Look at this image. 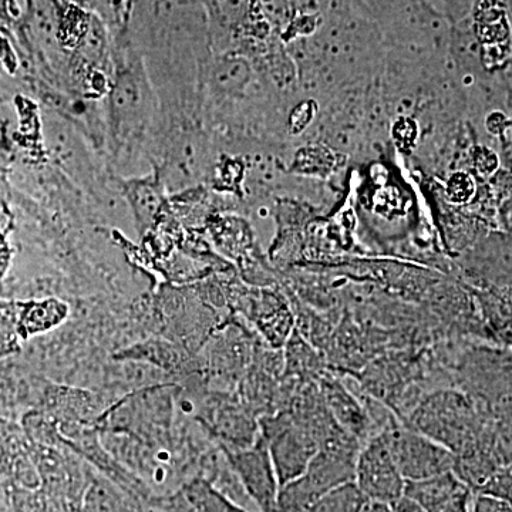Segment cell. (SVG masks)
<instances>
[{
	"label": "cell",
	"instance_id": "obj_1",
	"mask_svg": "<svg viewBox=\"0 0 512 512\" xmlns=\"http://www.w3.org/2000/svg\"><path fill=\"white\" fill-rule=\"evenodd\" d=\"M353 483L366 501L390 504L403 497L406 480L394 461L387 427L360 447Z\"/></svg>",
	"mask_w": 512,
	"mask_h": 512
},
{
	"label": "cell",
	"instance_id": "obj_2",
	"mask_svg": "<svg viewBox=\"0 0 512 512\" xmlns=\"http://www.w3.org/2000/svg\"><path fill=\"white\" fill-rule=\"evenodd\" d=\"M387 430L394 461L404 480H424L454 470L453 454L439 441L404 427L390 426Z\"/></svg>",
	"mask_w": 512,
	"mask_h": 512
},
{
	"label": "cell",
	"instance_id": "obj_3",
	"mask_svg": "<svg viewBox=\"0 0 512 512\" xmlns=\"http://www.w3.org/2000/svg\"><path fill=\"white\" fill-rule=\"evenodd\" d=\"M228 463L259 512H276L279 485L265 437L242 450H225Z\"/></svg>",
	"mask_w": 512,
	"mask_h": 512
},
{
	"label": "cell",
	"instance_id": "obj_4",
	"mask_svg": "<svg viewBox=\"0 0 512 512\" xmlns=\"http://www.w3.org/2000/svg\"><path fill=\"white\" fill-rule=\"evenodd\" d=\"M264 437L281 488L302 477L319 451V444L312 436L291 424L281 427L276 436Z\"/></svg>",
	"mask_w": 512,
	"mask_h": 512
},
{
	"label": "cell",
	"instance_id": "obj_5",
	"mask_svg": "<svg viewBox=\"0 0 512 512\" xmlns=\"http://www.w3.org/2000/svg\"><path fill=\"white\" fill-rule=\"evenodd\" d=\"M464 490L460 478L450 471L424 480L406 481L404 495L426 512H441Z\"/></svg>",
	"mask_w": 512,
	"mask_h": 512
},
{
	"label": "cell",
	"instance_id": "obj_6",
	"mask_svg": "<svg viewBox=\"0 0 512 512\" xmlns=\"http://www.w3.org/2000/svg\"><path fill=\"white\" fill-rule=\"evenodd\" d=\"M82 512H146L137 495L116 481L96 478L84 495Z\"/></svg>",
	"mask_w": 512,
	"mask_h": 512
},
{
	"label": "cell",
	"instance_id": "obj_7",
	"mask_svg": "<svg viewBox=\"0 0 512 512\" xmlns=\"http://www.w3.org/2000/svg\"><path fill=\"white\" fill-rule=\"evenodd\" d=\"M183 498L192 512H249L205 478H195L185 485Z\"/></svg>",
	"mask_w": 512,
	"mask_h": 512
},
{
	"label": "cell",
	"instance_id": "obj_8",
	"mask_svg": "<svg viewBox=\"0 0 512 512\" xmlns=\"http://www.w3.org/2000/svg\"><path fill=\"white\" fill-rule=\"evenodd\" d=\"M126 191L128 201L131 202L134 214L137 215L138 224L148 227L163 202L160 181L154 177L133 180L127 184Z\"/></svg>",
	"mask_w": 512,
	"mask_h": 512
},
{
	"label": "cell",
	"instance_id": "obj_9",
	"mask_svg": "<svg viewBox=\"0 0 512 512\" xmlns=\"http://www.w3.org/2000/svg\"><path fill=\"white\" fill-rule=\"evenodd\" d=\"M204 6L222 35L238 39L251 12V0H204Z\"/></svg>",
	"mask_w": 512,
	"mask_h": 512
},
{
	"label": "cell",
	"instance_id": "obj_10",
	"mask_svg": "<svg viewBox=\"0 0 512 512\" xmlns=\"http://www.w3.org/2000/svg\"><path fill=\"white\" fill-rule=\"evenodd\" d=\"M251 76L247 60L235 55L221 57L214 64V82L224 92H237L245 87Z\"/></svg>",
	"mask_w": 512,
	"mask_h": 512
},
{
	"label": "cell",
	"instance_id": "obj_11",
	"mask_svg": "<svg viewBox=\"0 0 512 512\" xmlns=\"http://www.w3.org/2000/svg\"><path fill=\"white\" fill-rule=\"evenodd\" d=\"M365 501L355 483H348L323 495L305 512H360Z\"/></svg>",
	"mask_w": 512,
	"mask_h": 512
},
{
	"label": "cell",
	"instance_id": "obj_12",
	"mask_svg": "<svg viewBox=\"0 0 512 512\" xmlns=\"http://www.w3.org/2000/svg\"><path fill=\"white\" fill-rule=\"evenodd\" d=\"M141 107L140 86L133 74L123 73L117 80L113 93V110L120 121L133 120Z\"/></svg>",
	"mask_w": 512,
	"mask_h": 512
},
{
	"label": "cell",
	"instance_id": "obj_13",
	"mask_svg": "<svg viewBox=\"0 0 512 512\" xmlns=\"http://www.w3.org/2000/svg\"><path fill=\"white\" fill-rule=\"evenodd\" d=\"M251 10L281 37L295 15L292 0H251Z\"/></svg>",
	"mask_w": 512,
	"mask_h": 512
},
{
	"label": "cell",
	"instance_id": "obj_14",
	"mask_svg": "<svg viewBox=\"0 0 512 512\" xmlns=\"http://www.w3.org/2000/svg\"><path fill=\"white\" fill-rule=\"evenodd\" d=\"M64 313L66 308L57 302L35 306L26 318L28 329L30 332H40V330L52 328L63 319Z\"/></svg>",
	"mask_w": 512,
	"mask_h": 512
},
{
	"label": "cell",
	"instance_id": "obj_15",
	"mask_svg": "<svg viewBox=\"0 0 512 512\" xmlns=\"http://www.w3.org/2000/svg\"><path fill=\"white\" fill-rule=\"evenodd\" d=\"M446 195L453 204H467L476 195V183H474L473 177L464 171H457L448 178Z\"/></svg>",
	"mask_w": 512,
	"mask_h": 512
},
{
	"label": "cell",
	"instance_id": "obj_16",
	"mask_svg": "<svg viewBox=\"0 0 512 512\" xmlns=\"http://www.w3.org/2000/svg\"><path fill=\"white\" fill-rule=\"evenodd\" d=\"M357 10L366 15L373 22L380 23L386 19L394 9L399 8L404 0H352Z\"/></svg>",
	"mask_w": 512,
	"mask_h": 512
},
{
	"label": "cell",
	"instance_id": "obj_17",
	"mask_svg": "<svg viewBox=\"0 0 512 512\" xmlns=\"http://www.w3.org/2000/svg\"><path fill=\"white\" fill-rule=\"evenodd\" d=\"M474 164H476L477 170L483 175H490L497 170L498 157L494 151L488 150V148H480L477 151L476 158H474Z\"/></svg>",
	"mask_w": 512,
	"mask_h": 512
},
{
	"label": "cell",
	"instance_id": "obj_18",
	"mask_svg": "<svg viewBox=\"0 0 512 512\" xmlns=\"http://www.w3.org/2000/svg\"><path fill=\"white\" fill-rule=\"evenodd\" d=\"M394 138H396L400 144H404V146L413 144L417 138L416 123L409 119L400 120L396 128H394Z\"/></svg>",
	"mask_w": 512,
	"mask_h": 512
},
{
	"label": "cell",
	"instance_id": "obj_19",
	"mask_svg": "<svg viewBox=\"0 0 512 512\" xmlns=\"http://www.w3.org/2000/svg\"><path fill=\"white\" fill-rule=\"evenodd\" d=\"M474 512H512L503 501L493 500V498H478Z\"/></svg>",
	"mask_w": 512,
	"mask_h": 512
},
{
	"label": "cell",
	"instance_id": "obj_20",
	"mask_svg": "<svg viewBox=\"0 0 512 512\" xmlns=\"http://www.w3.org/2000/svg\"><path fill=\"white\" fill-rule=\"evenodd\" d=\"M441 512H471L470 511V493L468 490L461 491L460 494L451 501Z\"/></svg>",
	"mask_w": 512,
	"mask_h": 512
},
{
	"label": "cell",
	"instance_id": "obj_21",
	"mask_svg": "<svg viewBox=\"0 0 512 512\" xmlns=\"http://www.w3.org/2000/svg\"><path fill=\"white\" fill-rule=\"evenodd\" d=\"M392 504L397 512H426L419 504L407 498L406 495H403V497H400L399 500L394 501Z\"/></svg>",
	"mask_w": 512,
	"mask_h": 512
},
{
	"label": "cell",
	"instance_id": "obj_22",
	"mask_svg": "<svg viewBox=\"0 0 512 512\" xmlns=\"http://www.w3.org/2000/svg\"><path fill=\"white\" fill-rule=\"evenodd\" d=\"M360 512H397L392 503H379V501H365Z\"/></svg>",
	"mask_w": 512,
	"mask_h": 512
}]
</instances>
